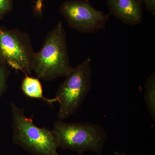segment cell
I'll return each instance as SVG.
<instances>
[{
    "instance_id": "1",
    "label": "cell",
    "mask_w": 155,
    "mask_h": 155,
    "mask_svg": "<svg viewBox=\"0 0 155 155\" xmlns=\"http://www.w3.org/2000/svg\"><path fill=\"white\" fill-rule=\"evenodd\" d=\"M72 68L61 21L48 34L41 49L35 52L32 71L38 79L49 81L65 77Z\"/></svg>"
},
{
    "instance_id": "2",
    "label": "cell",
    "mask_w": 155,
    "mask_h": 155,
    "mask_svg": "<svg viewBox=\"0 0 155 155\" xmlns=\"http://www.w3.org/2000/svg\"><path fill=\"white\" fill-rule=\"evenodd\" d=\"M11 108L14 144L34 155H59L58 140L53 130L35 125L32 119L26 117L24 110L14 103Z\"/></svg>"
},
{
    "instance_id": "3",
    "label": "cell",
    "mask_w": 155,
    "mask_h": 155,
    "mask_svg": "<svg viewBox=\"0 0 155 155\" xmlns=\"http://www.w3.org/2000/svg\"><path fill=\"white\" fill-rule=\"evenodd\" d=\"M53 130L59 147L78 153L91 151L101 154L107 138L102 126L90 122L68 123L58 119L54 123Z\"/></svg>"
},
{
    "instance_id": "4",
    "label": "cell",
    "mask_w": 155,
    "mask_h": 155,
    "mask_svg": "<svg viewBox=\"0 0 155 155\" xmlns=\"http://www.w3.org/2000/svg\"><path fill=\"white\" fill-rule=\"evenodd\" d=\"M91 59L88 58L72 68L56 92V101L60 104L57 116L63 120L75 114L81 107L91 90Z\"/></svg>"
},
{
    "instance_id": "5",
    "label": "cell",
    "mask_w": 155,
    "mask_h": 155,
    "mask_svg": "<svg viewBox=\"0 0 155 155\" xmlns=\"http://www.w3.org/2000/svg\"><path fill=\"white\" fill-rule=\"evenodd\" d=\"M35 52L28 34L0 25V60L9 68L30 74Z\"/></svg>"
},
{
    "instance_id": "6",
    "label": "cell",
    "mask_w": 155,
    "mask_h": 155,
    "mask_svg": "<svg viewBox=\"0 0 155 155\" xmlns=\"http://www.w3.org/2000/svg\"><path fill=\"white\" fill-rule=\"evenodd\" d=\"M60 11L70 28L84 33L92 34L105 28L110 15L98 11L86 0L66 1Z\"/></svg>"
},
{
    "instance_id": "7",
    "label": "cell",
    "mask_w": 155,
    "mask_h": 155,
    "mask_svg": "<svg viewBox=\"0 0 155 155\" xmlns=\"http://www.w3.org/2000/svg\"><path fill=\"white\" fill-rule=\"evenodd\" d=\"M107 5L110 14L126 25H138L143 19L141 0H107Z\"/></svg>"
},
{
    "instance_id": "8",
    "label": "cell",
    "mask_w": 155,
    "mask_h": 155,
    "mask_svg": "<svg viewBox=\"0 0 155 155\" xmlns=\"http://www.w3.org/2000/svg\"><path fill=\"white\" fill-rule=\"evenodd\" d=\"M21 89L24 94L29 97L42 100L50 104L57 102L55 98L50 99L44 96L42 86L38 78L25 75L22 81Z\"/></svg>"
},
{
    "instance_id": "9",
    "label": "cell",
    "mask_w": 155,
    "mask_h": 155,
    "mask_svg": "<svg viewBox=\"0 0 155 155\" xmlns=\"http://www.w3.org/2000/svg\"><path fill=\"white\" fill-rule=\"evenodd\" d=\"M144 101L147 110L153 120H155V73L147 79L144 86Z\"/></svg>"
},
{
    "instance_id": "10",
    "label": "cell",
    "mask_w": 155,
    "mask_h": 155,
    "mask_svg": "<svg viewBox=\"0 0 155 155\" xmlns=\"http://www.w3.org/2000/svg\"><path fill=\"white\" fill-rule=\"evenodd\" d=\"M10 73L9 67L0 60V97L7 89V81Z\"/></svg>"
},
{
    "instance_id": "11",
    "label": "cell",
    "mask_w": 155,
    "mask_h": 155,
    "mask_svg": "<svg viewBox=\"0 0 155 155\" xmlns=\"http://www.w3.org/2000/svg\"><path fill=\"white\" fill-rule=\"evenodd\" d=\"M14 0H0V19H2L13 9Z\"/></svg>"
},
{
    "instance_id": "12",
    "label": "cell",
    "mask_w": 155,
    "mask_h": 155,
    "mask_svg": "<svg viewBox=\"0 0 155 155\" xmlns=\"http://www.w3.org/2000/svg\"><path fill=\"white\" fill-rule=\"evenodd\" d=\"M142 2L144 4L147 11L152 14L155 16V0H141Z\"/></svg>"
},
{
    "instance_id": "13",
    "label": "cell",
    "mask_w": 155,
    "mask_h": 155,
    "mask_svg": "<svg viewBox=\"0 0 155 155\" xmlns=\"http://www.w3.org/2000/svg\"><path fill=\"white\" fill-rule=\"evenodd\" d=\"M42 7V1L37 0L36 2V10L38 12H41Z\"/></svg>"
},
{
    "instance_id": "14",
    "label": "cell",
    "mask_w": 155,
    "mask_h": 155,
    "mask_svg": "<svg viewBox=\"0 0 155 155\" xmlns=\"http://www.w3.org/2000/svg\"><path fill=\"white\" fill-rule=\"evenodd\" d=\"M114 155H128L125 152H119L117 151L113 152Z\"/></svg>"
},
{
    "instance_id": "15",
    "label": "cell",
    "mask_w": 155,
    "mask_h": 155,
    "mask_svg": "<svg viewBox=\"0 0 155 155\" xmlns=\"http://www.w3.org/2000/svg\"><path fill=\"white\" fill-rule=\"evenodd\" d=\"M75 155H85L83 153H78V154Z\"/></svg>"
},
{
    "instance_id": "16",
    "label": "cell",
    "mask_w": 155,
    "mask_h": 155,
    "mask_svg": "<svg viewBox=\"0 0 155 155\" xmlns=\"http://www.w3.org/2000/svg\"><path fill=\"white\" fill-rule=\"evenodd\" d=\"M86 1H89V0H86Z\"/></svg>"
}]
</instances>
